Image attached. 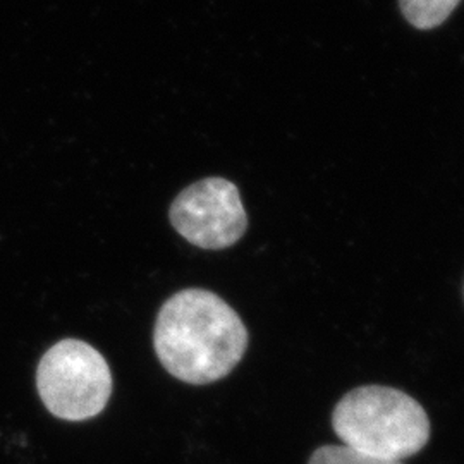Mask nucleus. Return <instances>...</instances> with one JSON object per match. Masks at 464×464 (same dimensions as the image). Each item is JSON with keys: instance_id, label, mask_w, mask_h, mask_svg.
Returning <instances> with one entry per match:
<instances>
[{"instance_id": "obj_1", "label": "nucleus", "mask_w": 464, "mask_h": 464, "mask_svg": "<svg viewBox=\"0 0 464 464\" xmlns=\"http://www.w3.org/2000/svg\"><path fill=\"white\" fill-rule=\"evenodd\" d=\"M248 341L241 316L205 289H184L167 299L153 331L159 362L191 385L227 377L243 360Z\"/></svg>"}, {"instance_id": "obj_4", "label": "nucleus", "mask_w": 464, "mask_h": 464, "mask_svg": "<svg viewBox=\"0 0 464 464\" xmlns=\"http://www.w3.org/2000/svg\"><path fill=\"white\" fill-rule=\"evenodd\" d=\"M172 227L201 249H226L248 229V216L236 184L207 178L188 186L170 207Z\"/></svg>"}, {"instance_id": "obj_3", "label": "nucleus", "mask_w": 464, "mask_h": 464, "mask_svg": "<svg viewBox=\"0 0 464 464\" xmlns=\"http://www.w3.org/2000/svg\"><path fill=\"white\" fill-rule=\"evenodd\" d=\"M36 389L52 415L84 421L105 410L112 394V373L93 346L80 339H63L42 356Z\"/></svg>"}, {"instance_id": "obj_5", "label": "nucleus", "mask_w": 464, "mask_h": 464, "mask_svg": "<svg viewBox=\"0 0 464 464\" xmlns=\"http://www.w3.org/2000/svg\"><path fill=\"white\" fill-rule=\"evenodd\" d=\"M461 0H399L401 13L418 30H433L440 26Z\"/></svg>"}, {"instance_id": "obj_2", "label": "nucleus", "mask_w": 464, "mask_h": 464, "mask_svg": "<svg viewBox=\"0 0 464 464\" xmlns=\"http://www.w3.org/2000/svg\"><path fill=\"white\" fill-rule=\"evenodd\" d=\"M335 435L348 448L373 458L404 461L430 440V420L406 392L385 385L353 389L332 413Z\"/></svg>"}, {"instance_id": "obj_6", "label": "nucleus", "mask_w": 464, "mask_h": 464, "mask_svg": "<svg viewBox=\"0 0 464 464\" xmlns=\"http://www.w3.org/2000/svg\"><path fill=\"white\" fill-rule=\"evenodd\" d=\"M308 464H402V461L373 458L348 446H322L312 454Z\"/></svg>"}]
</instances>
